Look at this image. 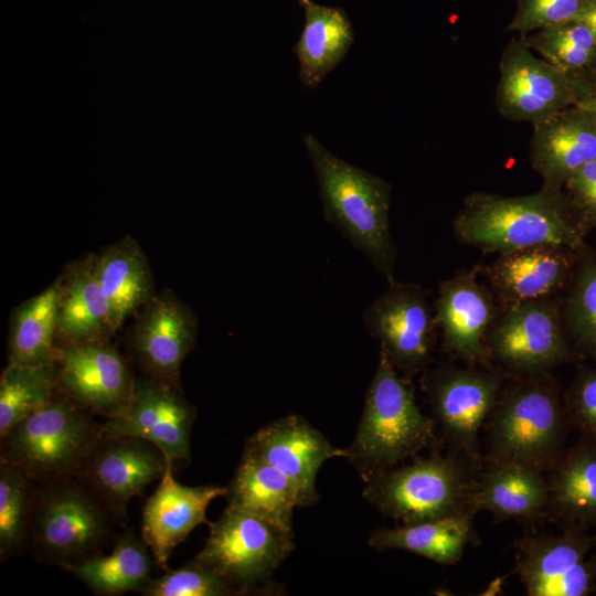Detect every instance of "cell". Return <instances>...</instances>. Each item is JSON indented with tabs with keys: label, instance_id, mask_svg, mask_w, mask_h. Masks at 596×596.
I'll return each mask as SVG.
<instances>
[{
	"label": "cell",
	"instance_id": "cell-41",
	"mask_svg": "<svg viewBox=\"0 0 596 596\" xmlns=\"http://www.w3.org/2000/svg\"><path fill=\"white\" fill-rule=\"evenodd\" d=\"M575 21L583 23L590 31L596 42V0H589Z\"/></svg>",
	"mask_w": 596,
	"mask_h": 596
},
{
	"label": "cell",
	"instance_id": "cell-34",
	"mask_svg": "<svg viewBox=\"0 0 596 596\" xmlns=\"http://www.w3.org/2000/svg\"><path fill=\"white\" fill-rule=\"evenodd\" d=\"M32 482L18 469L1 462L0 469V554L15 553L30 533L34 502Z\"/></svg>",
	"mask_w": 596,
	"mask_h": 596
},
{
	"label": "cell",
	"instance_id": "cell-15",
	"mask_svg": "<svg viewBox=\"0 0 596 596\" xmlns=\"http://www.w3.org/2000/svg\"><path fill=\"white\" fill-rule=\"evenodd\" d=\"M58 389L107 418L128 403L135 381L123 355L107 341L58 347Z\"/></svg>",
	"mask_w": 596,
	"mask_h": 596
},
{
	"label": "cell",
	"instance_id": "cell-37",
	"mask_svg": "<svg viewBox=\"0 0 596 596\" xmlns=\"http://www.w3.org/2000/svg\"><path fill=\"white\" fill-rule=\"evenodd\" d=\"M589 0H517L508 31L520 34L573 21Z\"/></svg>",
	"mask_w": 596,
	"mask_h": 596
},
{
	"label": "cell",
	"instance_id": "cell-7",
	"mask_svg": "<svg viewBox=\"0 0 596 596\" xmlns=\"http://www.w3.org/2000/svg\"><path fill=\"white\" fill-rule=\"evenodd\" d=\"M556 387L532 379L503 396L490 413L492 460H507L542 469L558 457L565 414Z\"/></svg>",
	"mask_w": 596,
	"mask_h": 596
},
{
	"label": "cell",
	"instance_id": "cell-8",
	"mask_svg": "<svg viewBox=\"0 0 596 596\" xmlns=\"http://www.w3.org/2000/svg\"><path fill=\"white\" fill-rule=\"evenodd\" d=\"M194 557L245 594L267 583L294 549L292 531L227 505Z\"/></svg>",
	"mask_w": 596,
	"mask_h": 596
},
{
	"label": "cell",
	"instance_id": "cell-17",
	"mask_svg": "<svg viewBox=\"0 0 596 596\" xmlns=\"http://www.w3.org/2000/svg\"><path fill=\"white\" fill-rule=\"evenodd\" d=\"M173 461L167 459L164 471L153 494L143 507L141 536L156 564L168 570L173 550L198 525L210 524L206 510L217 497L226 496L227 487L185 486L173 476Z\"/></svg>",
	"mask_w": 596,
	"mask_h": 596
},
{
	"label": "cell",
	"instance_id": "cell-29",
	"mask_svg": "<svg viewBox=\"0 0 596 596\" xmlns=\"http://www.w3.org/2000/svg\"><path fill=\"white\" fill-rule=\"evenodd\" d=\"M151 556L142 536L127 531L109 554H95L63 567L95 593L119 595L141 592L152 579Z\"/></svg>",
	"mask_w": 596,
	"mask_h": 596
},
{
	"label": "cell",
	"instance_id": "cell-4",
	"mask_svg": "<svg viewBox=\"0 0 596 596\" xmlns=\"http://www.w3.org/2000/svg\"><path fill=\"white\" fill-rule=\"evenodd\" d=\"M433 426L416 404L413 385L398 376L386 354L380 351L345 458L366 480L426 447L433 439Z\"/></svg>",
	"mask_w": 596,
	"mask_h": 596
},
{
	"label": "cell",
	"instance_id": "cell-42",
	"mask_svg": "<svg viewBox=\"0 0 596 596\" xmlns=\"http://www.w3.org/2000/svg\"><path fill=\"white\" fill-rule=\"evenodd\" d=\"M594 541L596 542V538H594Z\"/></svg>",
	"mask_w": 596,
	"mask_h": 596
},
{
	"label": "cell",
	"instance_id": "cell-11",
	"mask_svg": "<svg viewBox=\"0 0 596 596\" xmlns=\"http://www.w3.org/2000/svg\"><path fill=\"white\" fill-rule=\"evenodd\" d=\"M488 353L521 373L564 361L568 350L558 306L546 298L510 304L490 330Z\"/></svg>",
	"mask_w": 596,
	"mask_h": 596
},
{
	"label": "cell",
	"instance_id": "cell-13",
	"mask_svg": "<svg viewBox=\"0 0 596 596\" xmlns=\"http://www.w3.org/2000/svg\"><path fill=\"white\" fill-rule=\"evenodd\" d=\"M198 327L194 311L169 288L137 311L130 344L150 379L181 386V366L195 344Z\"/></svg>",
	"mask_w": 596,
	"mask_h": 596
},
{
	"label": "cell",
	"instance_id": "cell-27",
	"mask_svg": "<svg viewBox=\"0 0 596 596\" xmlns=\"http://www.w3.org/2000/svg\"><path fill=\"white\" fill-rule=\"evenodd\" d=\"M541 470L507 460H492L476 481L473 510H488L499 518L532 519L549 500V486Z\"/></svg>",
	"mask_w": 596,
	"mask_h": 596
},
{
	"label": "cell",
	"instance_id": "cell-23",
	"mask_svg": "<svg viewBox=\"0 0 596 596\" xmlns=\"http://www.w3.org/2000/svg\"><path fill=\"white\" fill-rule=\"evenodd\" d=\"M572 249L540 245L500 254L488 278L509 305L543 299L563 287L572 270Z\"/></svg>",
	"mask_w": 596,
	"mask_h": 596
},
{
	"label": "cell",
	"instance_id": "cell-20",
	"mask_svg": "<svg viewBox=\"0 0 596 596\" xmlns=\"http://www.w3.org/2000/svg\"><path fill=\"white\" fill-rule=\"evenodd\" d=\"M496 318L492 296L478 283L475 270L457 273L441 283L435 321L448 352L469 363L483 362L489 356L488 337Z\"/></svg>",
	"mask_w": 596,
	"mask_h": 596
},
{
	"label": "cell",
	"instance_id": "cell-14",
	"mask_svg": "<svg viewBox=\"0 0 596 596\" xmlns=\"http://www.w3.org/2000/svg\"><path fill=\"white\" fill-rule=\"evenodd\" d=\"M594 538L566 529L561 535L525 538L518 546L515 571L531 596H584L593 590Z\"/></svg>",
	"mask_w": 596,
	"mask_h": 596
},
{
	"label": "cell",
	"instance_id": "cell-10",
	"mask_svg": "<svg viewBox=\"0 0 596 596\" xmlns=\"http://www.w3.org/2000/svg\"><path fill=\"white\" fill-rule=\"evenodd\" d=\"M195 408L181 386L153 379L135 381L126 406L102 425L103 434L130 436L157 446L171 461L189 460Z\"/></svg>",
	"mask_w": 596,
	"mask_h": 596
},
{
	"label": "cell",
	"instance_id": "cell-36",
	"mask_svg": "<svg viewBox=\"0 0 596 596\" xmlns=\"http://www.w3.org/2000/svg\"><path fill=\"white\" fill-rule=\"evenodd\" d=\"M146 596H225L237 589L221 574L195 558L177 570H166L141 590Z\"/></svg>",
	"mask_w": 596,
	"mask_h": 596
},
{
	"label": "cell",
	"instance_id": "cell-40",
	"mask_svg": "<svg viewBox=\"0 0 596 596\" xmlns=\"http://www.w3.org/2000/svg\"><path fill=\"white\" fill-rule=\"evenodd\" d=\"M568 77L574 92V105L584 109L596 126V68Z\"/></svg>",
	"mask_w": 596,
	"mask_h": 596
},
{
	"label": "cell",
	"instance_id": "cell-19",
	"mask_svg": "<svg viewBox=\"0 0 596 596\" xmlns=\"http://www.w3.org/2000/svg\"><path fill=\"white\" fill-rule=\"evenodd\" d=\"M502 376L496 372L449 370L428 381L434 415L448 439L468 454L476 451L485 421L499 396Z\"/></svg>",
	"mask_w": 596,
	"mask_h": 596
},
{
	"label": "cell",
	"instance_id": "cell-18",
	"mask_svg": "<svg viewBox=\"0 0 596 596\" xmlns=\"http://www.w3.org/2000/svg\"><path fill=\"white\" fill-rule=\"evenodd\" d=\"M268 464L289 477L299 488L304 505L317 499L316 477L329 459L347 456L299 415L280 417L258 429L246 443Z\"/></svg>",
	"mask_w": 596,
	"mask_h": 596
},
{
	"label": "cell",
	"instance_id": "cell-35",
	"mask_svg": "<svg viewBox=\"0 0 596 596\" xmlns=\"http://www.w3.org/2000/svg\"><path fill=\"white\" fill-rule=\"evenodd\" d=\"M565 320L576 345L596 359V258L587 256L581 264L570 292Z\"/></svg>",
	"mask_w": 596,
	"mask_h": 596
},
{
	"label": "cell",
	"instance_id": "cell-1",
	"mask_svg": "<svg viewBox=\"0 0 596 596\" xmlns=\"http://www.w3.org/2000/svg\"><path fill=\"white\" fill-rule=\"evenodd\" d=\"M585 228L567 194L544 187L518 196L471 193L454 221L461 242L500 254L540 245L581 251Z\"/></svg>",
	"mask_w": 596,
	"mask_h": 596
},
{
	"label": "cell",
	"instance_id": "cell-28",
	"mask_svg": "<svg viewBox=\"0 0 596 596\" xmlns=\"http://www.w3.org/2000/svg\"><path fill=\"white\" fill-rule=\"evenodd\" d=\"M547 504L566 529L596 525V445L583 440L554 467Z\"/></svg>",
	"mask_w": 596,
	"mask_h": 596
},
{
	"label": "cell",
	"instance_id": "cell-22",
	"mask_svg": "<svg viewBox=\"0 0 596 596\" xmlns=\"http://www.w3.org/2000/svg\"><path fill=\"white\" fill-rule=\"evenodd\" d=\"M57 347L107 341L116 331L95 270V254L68 264L58 276Z\"/></svg>",
	"mask_w": 596,
	"mask_h": 596
},
{
	"label": "cell",
	"instance_id": "cell-30",
	"mask_svg": "<svg viewBox=\"0 0 596 596\" xmlns=\"http://www.w3.org/2000/svg\"><path fill=\"white\" fill-rule=\"evenodd\" d=\"M471 512L395 528L379 529L369 539L376 550L401 549L443 565L458 562L471 536Z\"/></svg>",
	"mask_w": 596,
	"mask_h": 596
},
{
	"label": "cell",
	"instance_id": "cell-25",
	"mask_svg": "<svg viewBox=\"0 0 596 596\" xmlns=\"http://www.w3.org/2000/svg\"><path fill=\"white\" fill-rule=\"evenodd\" d=\"M228 505L291 530L296 507H304L297 485L260 456L245 448L227 487Z\"/></svg>",
	"mask_w": 596,
	"mask_h": 596
},
{
	"label": "cell",
	"instance_id": "cell-31",
	"mask_svg": "<svg viewBox=\"0 0 596 596\" xmlns=\"http://www.w3.org/2000/svg\"><path fill=\"white\" fill-rule=\"evenodd\" d=\"M58 277L40 294L19 305L11 317L9 363L42 365L56 362Z\"/></svg>",
	"mask_w": 596,
	"mask_h": 596
},
{
	"label": "cell",
	"instance_id": "cell-32",
	"mask_svg": "<svg viewBox=\"0 0 596 596\" xmlns=\"http://www.w3.org/2000/svg\"><path fill=\"white\" fill-rule=\"evenodd\" d=\"M57 385V362L42 365L8 363L0 377V436L43 406Z\"/></svg>",
	"mask_w": 596,
	"mask_h": 596
},
{
	"label": "cell",
	"instance_id": "cell-9",
	"mask_svg": "<svg viewBox=\"0 0 596 596\" xmlns=\"http://www.w3.org/2000/svg\"><path fill=\"white\" fill-rule=\"evenodd\" d=\"M365 331L381 342L395 369L406 375L421 371L429 361L435 316L424 290L416 284L391 281L362 315Z\"/></svg>",
	"mask_w": 596,
	"mask_h": 596
},
{
	"label": "cell",
	"instance_id": "cell-26",
	"mask_svg": "<svg viewBox=\"0 0 596 596\" xmlns=\"http://www.w3.org/2000/svg\"><path fill=\"white\" fill-rule=\"evenodd\" d=\"M305 23L292 47L299 63V79L316 88L348 54L354 42L351 22L343 9L299 0Z\"/></svg>",
	"mask_w": 596,
	"mask_h": 596
},
{
	"label": "cell",
	"instance_id": "cell-2",
	"mask_svg": "<svg viewBox=\"0 0 596 596\" xmlns=\"http://www.w3.org/2000/svg\"><path fill=\"white\" fill-rule=\"evenodd\" d=\"M304 143L317 177L326 220L362 252L389 283L393 281L396 247L389 223L391 185L336 157L311 134L304 136Z\"/></svg>",
	"mask_w": 596,
	"mask_h": 596
},
{
	"label": "cell",
	"instance_id": "cell-38",
	"mask_svg": "<svg viewBox=\"0 0 596 596\" xmlns=\"http://www.w3.org/2000/svg\"><path fill=\"white\" fill-rule=\"evenodd\" d=\"M565 412L584 439L596 445V369L577 375L567 393Z\"/></svg>",
	"mask_w": 596,
	"mask_h": 596
},
{
	"label": "cell",
	"instance_id": "cell-3",
	"mask_svg": "<svg viewBox=\"0 0 596 596\" xmlns=\"http://www.w3.org/2000/svg\"><path fill=\"white\" fill-rule=\"evenodd\" d=\"M102 436L92 412L57 386L43 406L1 437V462L44 486L78 476Z\"/></svg>",
	"mask_w": 596,
	"mask_h": 596
},
{
	"label": "cell",
	"instance_id": "cell-39",
	"mask_svg": "<svg viewBox=\"0 0 596 596\" xmlns=\"http://www.w3.org/2000/svg\"><path fill=\"white\" fill-rule=\"evenodd\" d=\"M564 187L584 225L596 226V159L581 167L567 179Z\"/></svg>",
	"mask_w": 596,
	"mask_h": 596
},
{
	"label": "cell",
	"instance_id": "cell-16",
	"mask_svg": "<svg viewBox=\"0 0 596 596\" xmlns=\"http://www.w3.org/2000/svg\"><path fill=\"white\" fill-rule=\"evenodd\" d=\"M166 465L161 450L147 440L103 434L78 476L120 515L134 497L161 478Z\"/></svg>",
	"mask_w": 596,
	"mask_h": 596
},
{
	"label": "cell",
	"instance_id": "cell-6",
	"mask_svg": "<svg viewBox=\"0 0 596 596\" xmlns=\"http://www.w3.org/2000/svg\"><path fill=\"white\" fill-rule=\"evenodd\" d=\"M44 486L30 522L39 555L65 566L97 554L116 514L84 481L68 477Z\"/></svg>",
	"mask_w": 596,
	"mask_h": 596
},
{
	"label": "cell",
	"instance_id": "cell-24",
	"mask_svg": "<svg viewBox=\"0 0 596 596\" xmlns=\"http://www.w3.org/2000/svg\"><path fill=\"white\" fill-rule=\"evenodd\" d=\"M95 270L115 330L157 294L148 259L131 235L95 254Z\"/></svg>",
	"mask_w": 596,
	"mask_h": 596
},
{
	"label": "cell",
	"instance_id": "cell-5",
	"mask_svg": "<svg viewBox=\"0 0 596 596\" xmlns=\"http://www.w3.org/2000/svg\"><path fill=\"white\" fill-rule=\"evenodd\" d=\"M476 481L456 460L432 456L368 478L363 497L384 515L413 524L475 512Z\"/></svg>",
	"mask_w": 596,
	"mask_h": 596
},
{
	"label": "cell",
	"instance_id": "cell-12",
	"mask_svg": "<svg viewBox=\"0 0 596 596\" xmlns=\"http://www.w3.org/2000/svg\"><path fill=\"white\" fill-rule=\"evenodd\" d=\"M499 71L496 104L508 120L535 125L574 105L570 77L538 57L520 38L504 47Z\"/></svg>",
	"mask_w": 596,
	"mask_h": 596
},
{
	"label": "cell",
	"instance_id": "cell-21",
	"mask_svg": "<svg viewBox=\"0 0 596 596\" xmlns=\"http://www.w3.org/2000/svg\"><path fill=\"white\" fill-rule=\"evenodd\" d=\"M596 159V126L589 115L572 105L533 125L530 161L544 188L561 190L568 178Z\"/></svg>",
	"mask_w": 596,
	"mask_h": 596
},
{
	"label": "cell",
	"instance_id": "cell-33",
	"mask_svg": "<svg viewBox=\"0 0 596 596\" xmlns=\"http://www.w3.org/2000/svg\"><path fill=\"white\" fill-rule=\"evenodd\" d=\"M531 50L567 76L596 68V42L578 21H570L520 34Z\"/></svg>",
	"mask_w": 596,
	"mask_h": 596
}]
</instances>
